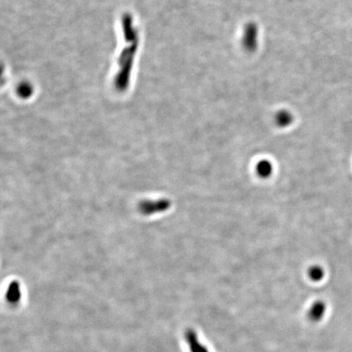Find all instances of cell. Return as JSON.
<instances>
[{"label":"cell","mask_w":352,"mask_h":352,"mask_svg":"<svg viewBox=\"0 0 352 352\" xmlns=\"http://www.w3.org/2000/svg\"><path fill=\"white\" fill-rule=\"evenodd\" d=\"M258 26L255 23H249L244 30L243 45L248 52H254L258 45Z\"/></svg>","instance_id":"cell-1"},{"label":"cell","mask_w":352,"mask_h":352,"mask_svg":"<svg viewBox=\"0 0 352 352\" xmlns=\"http://www.w3.org/2000/svg\"><path fill=\"white\" fill-rule=\"evenodd\" d=\"M308 275L312 281H321L325 276V272L321 267L316 265V266L311 267V269L308 271Z\"/></svg>","instance_id":"cell-7"},{"label":"cell","mask_w":352,"mask_h":352,"mask_svg":"<svg viewBox=\"0 0 352 352\" xmlns=\"http://www.w3.org/2000/svg\"><path fill=\"white\" fill-rule=\"evenodd\" d=\"M21 298V286L17 281H13L9 285L6 292V299L12 304H16L19 302Z\"/></svg>","instance_id":"cell-3"},{"label":"cell","mask_w":352,"mask_h":352,"mask_svg":"<svg viewBox=\"0 0 352 352\" xmlns=\"http://www.w3.org/2000/svg\"><path fill=\"white\" fill-rule=\"evenodd\" d=\"M256 171L261 178H269L271 174H273V164L268 160H262V161H258V163L256 166Z\"/></svg>","instance_id":"cell-5"},{"label":"cell","mask_w":352,"mask_h":352,"mask_svg":"<svg viewBox=\"0 0 352 352\" xmlns=\"http://www.w3.org/2000/svg\"><path fill=\"white\" fill-rule=\"evenodd\" d=\"M325 306L322 302H317L313 305L310 311L311 318L315 321H318L319 319L325 314Z\"/></svg>","instance_id":"cell-6"},{"label":"cell","mask_w":352,"mask_h":352,"mask_svg":"<svg viewBox=\"0 0 352 352\" xmlns=\"http://www.w3.org/2000/svg\"><path fill=\"white\" fill-rule=\"evenodd\" d=\"M293 122V115L288 110H280L275 116V122L279 127H287L290 126Z\"/></svg>","instance_id":"cell-4"},{"label":"cell","mask_w":352,"mask_h":352,"mask_svg":"<svg viewBox=\"0 0 352 352\" xmlns=\"http://www.w3.org/2000/svg\"><path fill=\"white\" fill-rule=\"evenodd\" d=\"M170 201L168 200H158L154 201H144L141 205V210L145 214H153L157 212L165 211L170 207Z\"/></svg>","instance_id":"cell-2"}]
</instances>
